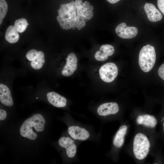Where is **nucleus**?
Here are the masks:
<instances>
[{
  "label": "nucleus",
  "instance_id": "obj_14",
  "mask_svg": "<svg viewBox=\"0 0 164 164\" xmlns=\"http://www.w3.org/2000/svg\"><path fill=\"white\" fill-rule=\"evenodd\" d=\"M46 96L49 102L55 107H63L66 105V99L56 92H48Z\"/></svg>",
  "mask_w": 164,
  "mask_h": 164
},
{
  "label": "nucleus",
  "instance_id": "obj_25",
  "mask_svg": "<svg viewBox=\"0 0 164 164\" xmlns=\"http://www.w3.org/2000/svg\"><path fill=\"white\" fill-rule=\"evenodd\" d=\"M158 73L159 77L164 80V63L159 67Z\"/></svg>",
  "mask_w": 164,
  "mask_h": 164
},
{
  "label": "nucleus",
  "instance_id": "obj_13",
  "mask_svg": "<svg viewBox=\"0 0 164 164\" xmlns=\"http://www.w3.org/2000/svg\"><path fill=\"white\" fill-rule=\"evenodd\" d=\"M144 9L150 21L155 22L162 19V14L153 4L146 2L144 6Z\"/></svg>",
  "mask_w": 164,
  "mask_h": 164
},
{
  "label": "nucleus",
  "instance_id": "obj_19",
  "mask_svg": "<svg viewBox=\"0 0 164 164\" xmlns=\"http://www.w3.org/2000/svg\"><path fill=\"white\" fill-rule=\"evenodd\" d=\"M44 54L41 51H38L37 56L31 63L32 68L35 69H39L41 68L45 62Z\"/></svg>",
  "mask_w": 164,
  "mask_h": 164
},
{
  "label": "nucleus",
  "instance_id": "obj_18",
  "mask_svg": "<svg viewBox=\"0 0 164 164\" xmlns=\"http://www.w3.org/2000/svg\"><path fill=\"white\" fill-rule=\"evenodd\" d=\"M5 39L11 43L17 42L19 39V35L14 26H10L8 27L5 33Z\"/></svg>",
  "mask_w": 164,
  "mask_h": 164
},
{
  "label": "nucleus",
  "instance_id": "obj_16",
  "mask_svg": "<svg viewBox=\"0 0 164 164\" xmlns=\"http://www.w3.org/2000/svg\"><path fill=\"white\" fill-rule=\"evenodd\" d=\"M136 121L138 124L143 125L152 128L155 127L157 123V120L154 116L149 114L138 116L137 118Z\"/></svg>",
  "mask_w": 164,
  "mask_h": 164
},
{
  "label": "nucleus",
  "instance_id": "obj_26",
  "mask_svg": "<svg viewBox=\"0 0 164 164\" xmlns=\"http://www.w3.org/2000/svg\"><path fill=\"white\" fill-rule=\"evenodd\" d=\"M157 5L160 11L164 15V0H157Z\"/></svg>",
  "mask_w": 164,
  "mask_h": 164
},
{
  "label": "nucleus",
  "instance_id": "obj_10",
  "mask_svg": "<svg viewBox=\"0 0 164 164\" xmlns=\"http://www.w3.org/2000/svg\"><path fill=\"white\" fill-rule=\"evenodd\" d=\"M118 104L115 102L106 103L100 105L97 109V112L100 116H105L115 114L119 111Z\"/></svg>",
  "mask_w": 164,
  "mask_h": 164
},
{
  "label": "nucleus",
  "instance_id": "obj_3",
  "mask_svg": "<svg viewBox=\"0 0 164 164\" xmlns=\"http://www.w3.org/2000/svg\"><path fill=\"white\" fill-rule=\"evenodd\" d=\"M150 143L147 137L141 133L137 134L135 137L133 151L135 158L140 160L144 159L147 155Z\"/></svg>",
  "mask_w": 164,
  "mask_h": 164
},
{
  "label": "nucleus",
  "instance_id": "obj_15",
  "mask_svg": "<svg viewBox=\"0 0 164 164\" xmlns=\"http://www.w3.org/2000/svg\"><path fill=\"white\" fill-rule=\"evenodd\" d=\"M0 101L4 105L11 106L13 101L10 91L8 87L3 84H0Z\"/></svg>",
  "mask_w": 164,
  "mask_h": 164
},
{
  "label": "nucleus",
  "instance_id": "obj_24",
  "mask_svg": "<svg viewBox=\"0 0 164 164\" xmlns=\"http://www.w3.org/2000/svg\"><path fill=\"white\" fill-rule=\"evenodd\" d=\"M38 52L35 49H32L29 50L26 53V57L29 61H32L37 56Z\"/></svg>",
  "mask_w": 164,
  "mask_h": 164
},
{
  "label": "nucleus",
  "instance_id": "obj_29",
  "mask_svg": "<svg viewBox=\"0 0 164 164\" xmlns=\"http://www.w3.org/2000/svg\"><path fill=\"white\" fill-rule=\"evenodd\" d=\"M162 119H163V120H164L163 125V131L164 132V118H163Z\"/></svg>",
  "mask_w": 164,
  "mask_h": 164
},
{
  "label": "nucleus",
  "instance_id": "obj_22",
  "mask_svg": "<svg viewBox=\"0 0 164 164\" xmlns=\"http://www.w3.org/2000/svg\"><path fill=\"white\" fill-rule=\"evenodd\" d=\"M8 6L5 0H0V24L2 22L7 12Z\"/></svg>",
  "mask_w": 164,
  "mask_h": 164
},
{
  "label": "nucleus",
  "instance_id": "obj_27",
  "mask_svg": "<svg viewBox=\"0 0 164 164\" xmlns=\"http://www.w3.org/2000/svg\"><path fill=\"white\" fill-rule=\"evenodd\" d=\"M7 114L6 112L4 110H0V120H2L5 119L6 117Z\"/></svg>",
  "mask_w": 164,
  "mask_h": 164
},
{
  "label": "nucleus",
  "instance_id": "obj_28",
  "mask_svg": "<svg viewBox=\"0 0 164 164\" xmlns=\"http://www.w3.org/2000/svg\"><path fill=\"white\" fill-rule=\"evenodd\" d=\"M108 2L111 4L115 3L121 0H106Z\"/></svg>",
  "mask_w": 164,
  "mask_h": 164
},
{
  "label": "nucleus",
  "instance_id": "obj_20",
  "mask_svg": "<svg viewBox=\"0 0 164 164\" xmlns=\"http://www.w3.org/2000/svg\"><path fill=\"white\" fill-rule=\"evenodd\" d=\"M56 19L60 26L63 29L68 30L74 27V21L64 18L59 15L57 17Z\"/></svg>",
  "mask_w": 164,
  "mask_h": 164
},
{
  "label": "nucleus",
  "instance_id": "obj_7",
  "mask_svg": "<svg viewBox=\"0 0 164 164\" xmlns=\"http://www.w3.org/2000/svg\"><path fill=\"white\" fill-rule=\"evenodd\" d=\"M115 32L120 38L125 39H130L135 37L138 33L137 29L135 27L127 26L125 22L118 25L115 28Z\"/></svg>",
  "mask_w": 164,
  "mask_h": 164
},
{
  "label": "nucleus",
  "instance_id": "obj_5",
  "mask_svg": "<svg viewBox=\"0 0 164 164\" xmlns=\"http://www.w3.org/2000/svg\"><path fill=\"white\" fill-rule=\"evenodd\" d=\"M77 8V14L81 17L85 22L91 19L93 17V6L85 1L83 3L82 0H75Z\"/></svg>",
  "mask_w": 164,
  "mask_h": 164
},
{
  "label": "nucleus",
  "instance_id": "obj_6",
  "mask_svg": "<svg viewBox=\"0 0 164 164\" xmlns=\"http://www.w3.org/2000/svg\"><path fill=\"white\" fill-rule=\"evenodd\" d=\"M57 12L59 16L75 21L77 15V8L75 2L73 1L68 3L61 4Z\"/></svg>",
  "mask_w": 164,
  "mask_h": 164
},
{
  "label": "nucleus",
  "instance_id": "obj_12",
  "mask_svg": "<svg viewBox=\"0 0 164 164\" xmlns=\"http://www.w3.org/2000/svg\"><path fill=\"white\" fill-rule=\"evenodd\" d=\"M114 52V47L107 44L102 45L99 50L97 51L94 55L95 59L98 61H103L107 60L109 56L112 55Z\"/></svg>",
  "mask_w": 164,
  "mask_h": 164
},
{
  "label": "nucleus",
  "instance_id": "obj_11",
  "mask_svg": "<svg viewBox=\"0 0 164 164\" xmlns=\"http://www.w3.org/2000/svg\"><path fill=\"white\" fill-rule=\"evenodd\" d=\"M68 133L71 137L75 140L84 141L90 136L89 132L85 128L78 126H72L68 129Z\"/></svg>",
  "mask_w": 164,
  "mask_h": 164
},
{
  "label": "nucleus",
  "instance_id": "obj_8",
  "mask_svg": "<svg viewBox=\"0 0 164 164\" xmlns=\"http://www.w3.org/2000/svg\"><path fill=\"white\" fill-rule=\"evenodd\" d=\"M66 63L62 71V74L66 77L72 75L77 68V59L76 55L71 53L66 58Z\"/></svg>",
  "mask_w": 164,
  "mask_h": 164
},
{
  "label": "nucleus",
  "instance_id": "obj_17",
  "mask_svg": "<svg viewBox=\"0 0 164 164\" xmlns=\"http://www.w3.org/2000/svg\"><path fill=\"white\" fill-rule=\"evenodd\" d=\"M127 129L126 125H122L120 127L116 133L113 141V145L116 147L120 148L123 145Z\"/></svg>",
  "mask_w": 164,
  "mask_h": 164
},
{
  "label": "nucleus",
  "instance_id": "obj_21",
  "mask_svg": "<svg viewBox=\"0 0 164 164\" xmlns=\"http://www.w3.org/2000/svg\"><path fill=\"white\" fill-rule=\"evenodd\" d=\"M29 24L26 19L21 18L15 21L14 26L18 32L22 33L25 31Z\"/></svg>",
  "mask_w": 164,
  "mask_h": 164
},
{
  "label": "nucleus",
  "instance_id": "obj_4",
  "mask_svg": "<svg viewBox=\"0 0 164 164\" xmlns=\"http://www.w3.org/2000/svg\"><path fill=\"white\" fill-rule=\"evenodd\" d=\"M118 70L117 66L113 63L110 62L103 65L99 70L101 79L107 83L113 81L117 77Z\"/></svg>",
  "mask_w": 164,
  "mask_h": 164
},
{
  "label": "nucleus",
  "instance_id": "obj_1",
  "mask_svg": "<svg viewBox=\"0 0 164 164\" xmlns=\"http://www.w3.org/2000/svg\"><path fill=\"white\" fill-rule=\"evenodd\" d=\"M45 123V120L41 114H35L27 119L23 123L20 129V135L30 140H35L37 135L33 132L32 128L34 127L37 132H42L44 130Z\"/></svg>",
  "mask_w": 164,
  "mask_h": 164
},
{
  "label": "nucleus",
  "instance_id": "obj_2",
  "mask_svg": "<svg viewBox=\"0 0 164 164\" xmlns=\"http://www.w3.org/2000/svg\"><path fill=\"white\" fill-rule=\"evenodd\" d=\"M156 57L153 46L147 44L143 46L140 50L138 57V63L141 70L145 72L150 71L155 65Z\"/></svg>",
  "mask_w": 164,
  "mask_h": 164
},
{
  "label": "nucleus",
  "instance_id": "obj_23",
  "mask_svg": "<svg viewBox=\"0 0 164 164\" xmlns=\"http://www.w3.org/2000/svg\"><path fill=\"white\" fill-rule=\"evenodd\" d=\"M86 25L85 21L81 16L77 15L75 19L74 27L77 28L79 30L81 29Z\"/></svg>",
  "mask_w": 164,
  "mask_h": 164
},
{
  "label": "nucleus",
  "instance_id": "obj_9",
  "mask_svg": "<svg viewBox=\"0 0 164 164\" xmlns=\"http://www.w3.org/2000/svg\"><path fill=\"white\" fill-rule=\"evenodd\" d=\"M60 146L66 149L67 154L70 158L73 157L77 152V147L74 141L69 137H62L58 141Z\"/></svg>",
  "mask_w": 164,
  "mask_h": 164
},
{
  "label": "nucleus",
  "instance_id": "obj_30",
  "mask_svg": "<svg viewBox=\"0 0 164 164\" xmlns=\"http://www.w3.org/2000/svg\"><path fill=\"white\" fill-rule=\"evenodd\" d=\"M36 99H38V97H36Z\"/></svg>",
  "mask_w": 164,
  "mask_h": 164
}]
</instances>
